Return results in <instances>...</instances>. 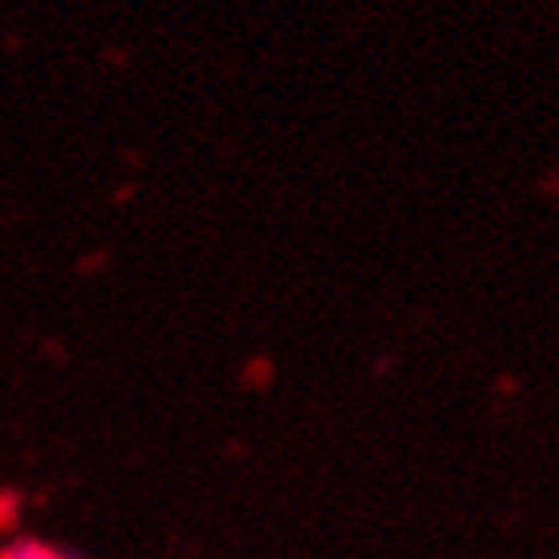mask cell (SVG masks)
Instances as JSON below:
<instances>
[{
  "label": "cell",
  "instance_id": "1",
  "mask_svg": "<svg viewBox=\"0 0 559 559\" xmlns=\"http://www.w3.org/2000/svg\"><path fill=\"white\" fill-rule=\"evenodd\" d=\"M0 559H84L76 548L60 539L36 536V532H9L0 539Z\"/></svg>",
  "mask_w": 559,
  "mask_h": 559
}]
</instances>
